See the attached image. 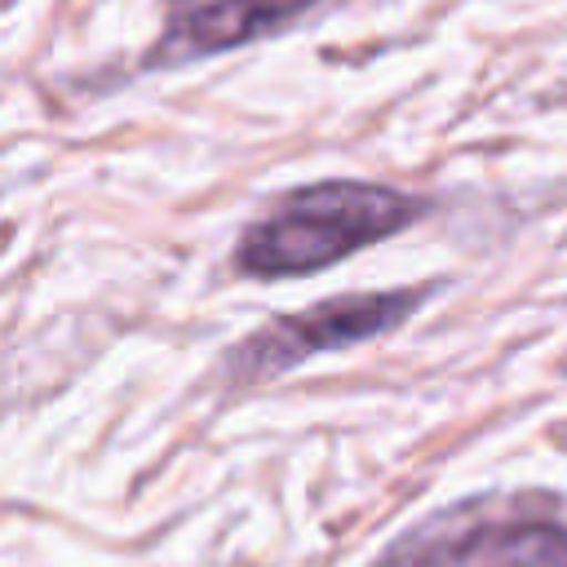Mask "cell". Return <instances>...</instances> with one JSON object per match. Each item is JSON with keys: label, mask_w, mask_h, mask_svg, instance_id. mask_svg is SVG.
I'll return each mask as SVG.
<instances>
[{"label": "cell", "mask_w": 567, "mask_h": 567, "mask_svg": "<svg viewBox=\"0 0 567 567\" xmlns=\"http://www.w3.org/2000/svg\"><path fill=\"white\" fill-rule=\"evenodd\" d=\"M425 208L430 199L381 182H310L275 199L266 217L239 235L235 270L248 279H301L408 230L425 217Z\"/></svg>", "instance_id": "obj_1"}, {"label": "cell", "mask_w": 567, "mask_h": 567, "mask_svg": "<svg viewBox=\"0 0 567 567\" xmlns=\"http://www.w3.org/2000/svg\"><path fill=\"white\" fill-rule=\"evenodd\" d=\"M430 288H377V292H337L328 301H315L292 315H275L252 337L230 346L226 354V381L230 385H261L270 377L292 372L310 354L350 350L363 346L390 328H399Z\"/></svg>", "instance_id": "obj_2"}, {"label": "cell", "mask_w": 567, "mask_h": 567, "mask_svg": "<svg viewBox=\"0 0 567 567\" xmlns=\"http://www.w3.org/2000/svg\"><path fill=\"white\" fill-rule=\"evenodd\" d=\"M315 4L319 0H168L151 66L195 62L208 53L266 40Z\"/></svg>", "instance_id": "obj_4"}, {"label": "cell", "mask_w": 567, "mask_h": 567, "mask_svg": "<svg viewBox=\"0 0 567 567\" xmlns=\"http://www.w3.org/2000/svg\"><path fill=\"white\" fill-rule=\"evenodd\" d=\"M372 567H567V527L532 514L447 509L399 536Z\"/></svg>", "instance_id": "obj_3"}]
</instances>
